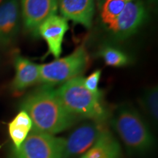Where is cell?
I'll list each match as a JSON object with an SVG mask.
<instances>
[{"mask_svg": "<svg viewBox=\"0 0 158 158\" xmlns=\"http://www.w3.org/2000/svg\"><path fill=\"white\" fill-rule=\"evenodd\" d=\"M98 56L103 59L106 65L114 68H122L129 64V56L121 49L106 45L101 47L98 51Z\"/></svg>", "mask_w": 158, "mask_h": 158, "instance_id": "16", "label": "cell"}, {"mask_svg": "<svg viewBox=\"0 0 158 158\" xmlns=\"http://www.w3.org/2000/svg\"><path fill=\"white\" fill-rule=\"evenodd\" d=\"M89 59L87 51L83 44L68 56L39 64L40 82L54 86L78 77L87 67Z\"/></svg>", "mask_w": 158, "mask_h": 158, "instance_id": "4", "label": "cell"}, {"mask_svg": "<svg viewBox=\"0 0 158 158\" xmlns=\"http://www.w3.org/2000/svg\"><path fill=\"white\" fill-rule=\"evenodd\" d=\"M4 1H5V0H0V5H1V4H2V3Z\"/></svg>", "mask_w": 158, "mask_h": 158, "instance_id": "19", "label": "cell"}, {"mask_svg": "<svg viewBox=\"0 0 158 158\" xmlns=\"http://www.w3.org/2000/svg\"><path fill=\"white\" fill-rule=\"evenodd\" d=\"M64 138L31 130L19 149H12L9 158H63Z\"/></svg>", "mask_w": 158, "mask_h": 158, "instance_id": "5", "label": "cell"}, {"mask_svg": "<svg viewBox=\"0 0 158 158\" xmlns=\"http://www.w3.org/2000/svg\"><path fill=\"white\" fill-rule=\"evenodd\" d=\"M32 130L31 118L24 110H21L8 123V133L13 149H19Z\"/></svg>", "mask_w": 158, "mask_h": 158, "instance_id": "14", "label": "cell"}, {"mask_svg": "<svg viewBox=\"0 0 158 158\" xmlns=\"http://www.w3.org/2000/svg\"><path fill=\"white\" fill-rule=\"evenodd\" d=\"M106 127L103 123L89 121L81 124L64 138L63 158H76L94 145Z\"/></svg>", "mask_w": 158, "mask_h": 158, "instance_id": "6", "label": "cell"}, {"mask_svg": "<svg viewBox=\"0 0 158 158\" xmlns=\"http://www.w3.org/2000/svg\"><path fill=\"white\" fill-rule=\"evenodd\" d=\"M98 1H99V3H100V1H101V0H98Z\"/></svg>", "mask_w": 158, "mask_h": 158, "instance_id": "20", "label": "cell"}, {"mask_svg": "<svg viewBox=\"0 0 158 158\" xmlns=\"http://www.w3.org/2000/svg\"><path fill=\"white\" fill-rule=\"evenodd\" d=\"M15 76L11 89L15 92H21L40 82L39 64H35L20 54L14 57Z\"/></svg>", "mask_w": 158, "mask_h": 158, "instance_id": "12", "label": "cell"}, {"mask_svg": "<svg viewBox=\"0 0 158 158\" xmlns=\"http://www.w3.org/2000/svg\"><path fill=\"white\" fill-rule=\"evenodd\" d=\"M23 28L37 37V29L45 20L58 11V0H19Z\"/></svg>", "mask_w": 158, "mask_h": 158, "instance_id": "8", "label": "cell"}, {"mask_svg": "<svg viewBox=\"0 0 158 158\" xmlns=\"http://www.w3.org/2000/svg\"><path fill=\"white\" fill-rule=\"evenodd\" d=\"M21 23L19 0H5L0 5V48H7L15 43Z\"/></svg>", "mask_w": 158, "mask_h": 158, "instance_id": "9", "label": "cell"}, {"mask_svg": "<svg viewBox=\"0 0 158 158\" xmlns=\"http://www.w3.org/2000/svg\"><path fill=\"white\" fill-rule=\"evenodd\" d=\"M123 152L119 142L113 133L104 130L93 146L81 158H122Z\"/></svg>", "mask_w": 158, "mask_h": 158, "instance_id": "13", "label": "cell"}, {"mask_svg": "<svg viewBox=\"0 0 158 158\" xmlns=\"http://www.w3.org/2000/svg\"><path fill=\"white\" fill-rule=\"evenodd\" d=\"M147 11L142 0H128L123 10L108 31L118 40H125L143 25Z\"/></svg>", "mask_w": 158, "mask_h": 158, "instance_id": "7", "label": "cell"}, {"mask_svg": "<svg viewBox=\"0 0 158 158\" xmlns=\"http://www.w3.org/2000/svg\"><path fill=\"white\" fill-rule=\"evenodd\" d=\"M140 103L144 111L154 123L158 121V88L157 86L147 89L140 99Z\"/></svg>", "mask_w": 158, "mask_h": 158, "instance_id": "17", "label": "cell"}, {"mask_svg": "<svg viewBox=\"0 0 158 158\" xmlns=\"http://www.w3.org/2000/svg\"><path fill=\"white\" fill-rule=\"evenodd\" d=\"M102 70H96L93 73H92L89 76L84 78L83 83L87 89L92 94H95L98 97L102 98V93L99 89V82H100V77H101Z\"/></svg>", "mask_w": 158, "mask_h": 158, "instance_id": "18", "label": "cell"}, {"mask_svg": "<svg viewBox=\"0 0 158 158\" xmlns=\"http://www.w3.org/2000/svg\"><path fill=\"white\" fill-rule=\"evenodd\" d=\"M58 10L67 21L90 28L95 12L94 0H58Z\"/></svg>", "mask_w": 158, "mask_h": 158, "instance_id": "11", "label": "cell"}, {"mask_svg": "<svg viewBox=\"0 0 158 158\" xmlns=\"http://www.w3.org/2000/svg\"><path fill=\"white\" fill-rule=\"evenodd\" d=\"M128 0H101L100 19L102 23L108 29L110 28L117 19Z\"/></svg>", "mask_w": 158, "mask_h": 158, "instance_id": "15", "label": "cell"}, {"mask_svg": "<svg viewBox=\"0 0 158 158\" xmlns=\"http://www.w3.org/2000/svg\"><path fill=\"white\" fill-rule=\"evenodd\" d=\"M20 108L31 118V130L49 135L62 133L81 120L66 109L56 89L47 85L27 94L20 103Z\"/></svg>", "mask_w": 158, "mask_h": 158, "instance_id": "1", "label": "cell"}, {"mask_svg": "<svg viewBox=\"0 0 158 158\" xmlns=\"http://www.w3.org/2000/svg\"><path fill=\"white\" fill-rule=\"evenodd\" d=\"M81 76L71 79L56 89L62 104L70 113L81 119L106 124L110 112L102 98L92 94L85 87Z\"/></svg>", "mask_w": 158, "mask_h": 158, "instance_id": "3", "label": "cell"}, {"mask_svg": "<svg viewBox=\"0 0 158 158\" xmlns=\"http://www.w3.org/2000/svg\"><path fill=\"white\" fill-rule=\"evenodd\" d=\"M68 29V21L62 15L55 14L45 20L37 29V36L42 37L48 45V54L56 59L62 54L64 37Z\"/></svg>", "mask_w": 158, "mask_h": 158, "instance_id": "10", "label": "cell"}, {"mask_svg": "<svg viewBox=\"0 0 158 158\" xmlns=\"http://www.w3.org/2000/svg\"><path fill=\"white\" fill-rule=\"evenodd\" d=\"M108 121L130 156L143 157L153 150L155 137L135 108L127 104L120 105L110 113Z\"/></svg>", "mask_w": 158, "mask_h": 158, "instance_id": "2", "label": "cell"}]
</instances>
